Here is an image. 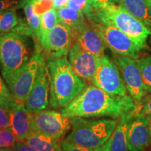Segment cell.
Wrapping results in <instances>:
<instances>
[{
  "label": "cell",
  "mask_w": 151,
  "mask_h": 151,
  "mask_svg": "<svg viewBox=\"0 0 151 151\" xmlns=\"http://www.w3.org/2000/svg\"><path fill=\"white\" fill-rule=\"evenodd\" d=\"M137 107V103L129 94L112 95L91 83L87 85L67 106L62 109L61 113L67 118L109 117L120 119L134 114Z\"/></svg>",
  "instance_id": "obj_1"
},
{
  "label": "cell",
  "mask_w": 151,
  "mask_h": 151,
  "mask_svg": "<svg viewBox=\"0 0 151 151\" xmlns=\"http://www.w3.org/2000/svg\"><path fill=\"white\" fill-rule=\"evenodd\" d=\"M50 71V106L62 109L87 86V81L73 71L67 56L47 60Z\"/></svg>",
  "instance_id": "obj_2"
},
{
  "label": "cell",
  "mask_w": 151,
  "mask_h": 151,
  "mask_svg": "<svg viewBox=\"0 0 151 151\" xmlns=\"http://www.w3.org/2000/svg\"><path fill=\"white\" fill-rule=\"evenodd\" d=\"M70 118L71 132L66 140L92 149L97 148L106 142L118 124V120L114 118Z\"/></svg>",
  "instance_id": "obj_3"
},
{
  "label": "cell",
  "mask_w": 151,
  "mask_h": 151,
  "mask_svg": "<svg viewBox=\"0 0 151 151\" xmlns=\"http://www.w3.org/2000/svg\"><path fill=\"white\" fill-rule=\"evenodd\" d=\"M31 39L14 32L0 35V70L4 78L16 72L32 55Z\"/></svg>",
  "instance_id": "obj_4"
},
{
  "label": "cell",
  "mask_w": 151,
  "mask_h": 151,
  "mask_svg": "<svg viewBox=\"0 0 151 151\" xmlns=\"http://www.w3.org/2000/svg\"><path fill=\"white\" fill-rule=\"evenodd\" d=\"M111 24L129 36L141 49L146 47L150 31L131 14L119 5H112L97 9L89 20Z\"/></svg>",
  "instance_id": "obj_5"
},
{
  "label": "cell",
  "mask_w": 151,
  "mask_h": 151,
  "mask_svg": "<svg viewBox=\"0 0 151 151\" xmlns=\"http://www.w3.org/2000/svg\"><path fill=\"white\" fill-rule=\"evenodd\" d=\"M46 62L39 41H36L33 54L27 63L16 72L4 78L17 101L24 103L41 68Z\"/></svg>",
  "instance_id": "obj_6"
},
{
  "label": "cell",
  "mask_w": 151,
  "mask_h": 151,
  "mask_svg": "<svg viewBox=\"0 0 151 151\" xmlns=\"http://www.w3.org/2000/svg\"><path fill=\"white\" fill-rule=\"evenodd\" d=\"M91 83L112 95L125 96L127 90L118 66L105 55L99 57Z\"/></svg>",
  "instance_id": "obj_7"
},
{
  "label": "cell",
  "mask_w": 151,
  "mask_h": 151,
  "mask_svg": "<svg viewBox=\"0 0 151 151\" xmlns=\"http://www.w3.org/2000/svg\"><path fill=\"white\" fill-rule=\"evenodd\" d=\"M71 128V118L64 116L61 111L43 110L32 113V129L61 141Z\"/></svg>",
  "instance_id": "obj_8"
},
{
  "label": "cell",
  "mask_w": 151,
  "mask_h": 151,
  "mask_svg": "<svg viewBox=\"0 0 151 151\" xmlns=\"http://www.w3.org/2000/svg\"><path fill=\"white\" fill-rule=\"evenodd\" d=\"M90 22L98 29L107 48H110L113 53L138 59L142 49L129 36L111 24L97 21Z\"/></svg>",
  "instance_id": "obj_9"
},
{
  "label": "cell",
  "mask_w": 151,
  "mask_h": 151,
  "mask_svg": "<svg viewBox=\"0 0 151 151\" xmlns=\"http://www.w3.org/2000/svg\"><path fill=\"white\" fill-rule=\"evenodd\" d=\"M113 62L120 69L129 95L139 104L145 97L146 92L138 60L114 53Z\"/></svg>",
  "instance_id": "obj_10"
},
{
  "label": "cell",
  "mask_w": 151,
  "mask_h": 151,
  "mask_svg": "<svg viewBox=\"0 0 151 151\" xmlns=\"http://www.w3.org/2000/svg\"><path fill=\"white\" fill-rule=\"evenodd\" d=\"M75 41L71 30L59 22L39 43L49 60L67 56Z\"/></svg>",
  "instance_id": "obj_11"
},
{
  "label": "cell",
  "mask_w": 151,
  "mask_h": 151,
  "mask_svg": "<svg viewBox=\"0 0 151 151\" xmlns=\"http://www.w3.org/2000/svg\"><path fill=\"white\" fill-rule=\"evenodd\" d=\"M50 105V71L47 62L41 68L39 76L25 101L24 106L31 113L46 110Z\"/></svg>",
  "instance_id": "obj_12"
},
{
  "label": "cell",
  "mask_w": 151,
  "mask_h": 151,
  "mask_svg": "<svg viewBox=\"0 0 151 151\" xmlns=\"http://www.w3.org/2000/svg\"><path fill=\"white\" fill-rule=\"evenodd\" d=\"M99 57L86 51L76 41L68 53V60L73 71L85 81L92 83L95 74Z\"/></svg>",
  "instance_id": "obj_13"
},
{
  "label": "cell",
  "mask_w": 151,
  "mask_h": 151,
  "mask_svg": "<svg viewBox=\"0 0 151 151\" xmlns=\"http://www.w3.org/2000/svg\"><path fill=\"white\" fill-rule=\"evenodd\" d=\"M127 140L130 151H144L150 146L148 117L137 110L128 124Z\"/></svg>",
  "instance_id": "obj_14"
},
{
  "label": "cell",
  "mask_w": 151,
  "mask_h": 151,
  "mask_svg": "<svg viewBox=\"0 0 151 151\" xmlns=\"http://www.w3.org/2000/svg\"><path fill=\"white\" fill-rule=\"evenodd\" d=\"M10 128L18 141H24L32 129V113L27 110L24 103L16 101L9 111Z\"/></svg>",
  "instance_id": "obj_15"
},
{
  "label": "cell",
  "mask_w": 151,
  "mask_h": 151,
  "mask_svg": "<svg viewBox=\"0 0 151 151\" xmlns=\"http://www.w3.org/2000/svg\"><path fill=\"white\" fill-rule=\"evenodd\" d=\"M76 41L81 48L97 57L104 55L107 48L103 37L89 20L81 29Z\"/></svg>",
  "instance_id": "obj_16"
},
{
  "label": "cell",
  "mask_w": 151,
  "mask_h": 151,
  "mask_svg": "<svg viewBox=\"0 0 151 151\" xmlns=\"http://www.w3.org/2000/svg\"><path fill=\"white\" fill-rule=\"evenodd\" d=\"M118 5L142 22L151 32V7L146 0H120Z\"/></svg>",
  "instance_id": "obj_17"
},
{
  "label": "cell",
  "mask_w": 151,
  "mask_h": 151,
  "mask_svg": "<svg viewBox=\"0 0 151 151\" xmlns=\"http://www.w3.org/2000/svg\"><path fill=\"white\" fill-rule=\"evenodd\" d=\"M57 13L59 22L71 30L75 41H76L79 32L88 21L86 17L82 13L68 6L57 10Z\"/></svg>",
  "instance_id": "obj_18"
},
{
  "label": "cell",
  "mask_w": 151,
  "mask_h": 151,
  "mask_svg": "<svg viewBox=\"0 0 151 151\" xmlns=\"http://www.w3.org/2000/svg\"><path fill=\"white\" fill-rule=\"evenodd\" d=\"M133 116H125L119 119L118 125L111 137V151H130L127 144V130Z\"/></svg>",
  "instance_id": "obj_19"
},
{
  "label": "cell",
  "mask_w": 151,
  "mask_h": 151,
  "mask_svg": "<svg viewBox=\"0 0 151 151\" xmlns=\"http://www.w3.org/2000/svg\"><path fill=\"white\" fill-rule=\"evenodd\" d=\"M24 142L37 151H61V141L32 131Z\"/></svg>",
  "instance_id": "obj_20"
},
{
  "label": "cell",
  "mask_w": 151,
  "mask_h": 151,
  "mask_svg": "<svg viewBox=\"0 0 151 151\" xmlns=\"http://www.w3.org/2000/svg\"><path fill=\"white\" fill-rule=\"evenodd\" d=\"M59 22L57 10L52 7L46 12L41 15V23L39 27V35L37 37V40L40 42L43 40L49 32Z\"/></svg>",
  "instance_id": "obj_21"
},
{
  "label": "cell",
  "mask_w": 151,
  "mask_h": 151,
  "mask_svg": "<svg viewBox=\"0 0 151 151\" xmlns=\"http://www.w3.org/2000/svg\"><path fill=\"white\" fill-rule=\"evenodd\" d=\"M67 6L82 13L87 20L93 16L97 11L94 0H69Z\"/></svg>",
  "instance_id": "obj_22"
},
{
  "label": "cell",
  "mask_w": 151,
  "mask_h": 151,
  "mask_svg": "<svg viewBox=\"0 0 151 151\" xmlns=\"http://www.w3.org/2000/svg\"><path fill=\"white\" fill-rule=\"evenodd\" d=\"M19 22L16 10L9 9L0 12V33L11 32Z\"/></svg>",
  "instance_id": "obj_23"
},
{
  "label": "cell",
  "mask_w": 151,
  "mask_h": 151,
  "mask_svg": "<svg viewBox=\"0 0 151 151\" xmlns=\"http://www.w3.org/2000/svg\"><path fill=\"white\" fill-rule=\"evenodd\" d=\"M23 8L26 21L29 25L30 28L32 29L36 37H37L39 35V27H40L41 16L35 13L34 4L31 0H29L27 1V3L24 5Z\"/></svg>",
  "instance_id": "obj_24"
},
{
  "label": "cell",
  "mask_w": 151,
  "mask_h": 151,
  "mask_svg": "<svg viewBox=\"0 0 151 151\" xmlns=\"http://www.w3.org/2000/svg\"><path fill=\"white\" fill-rule=\"evenodd\" d=\"M138 61L146 95L151 93V55L143 57Z\"/></svg>",
  "instance_id": "obj_25"
},
{
  "label": "cell",
  "mask_w": 151,
  "mask_h": 151,
  "mask_svg": "<svg viewBox=\"0 0 151 151\" xmlns=\"http://www.w3.org/2000/svg\"><path fill=\"white\" fill-rule=\"evenodd\" d=\"M16 101V100L14 99L9 88L6 86L3 79L0 76V106L9 112Z\"/></svg>",
  "instance_id": "obj_26"
},
{
  "label": "cell",
  "mask_w": 151,
  "mask_h": 151,
  "mask_svg": "<svg viewBox=\"0 0 151 151\" xmlns=\"http://www.w3.org/2000/svg\"><path fill=\"white\" fill-rule=\"evenodd\" d=\"M17 139L10 127L0 129V148H14Z\"/></svg>",
  "instance_id": "obj_27"
},
{
  "label": "cell",
  "mask_w": 151,
  "mask_h": 151,
  "mask_svg": "<svg viewBox=\"0 0 151 151\" xmlns=\"http://www.w3.org/2000/svg\"><path fill=\"white\" fill-rule=\"evenodd\" d=\"M29 0H0V12L9 9H19L24 6Z\"/></svg>",
  "instance_id": "obj_28"
},
{
  "label": "cell",
  "mask_w": 151,
  "mask_h": 151,
  "mask_svg": "<svg viewBox=\"0 0 151 151\" xmlns=\"http://www.w3.org/2000/svg\"><path fill=\"white\" fill-rule=\"evenodd\" d=\"M137 105V112L145 116H151V93L145 95Z\"/></svg>",
  "instance_id": "obj_29"
},
{
  "label": "cell",
  "mask_w": 151,
  "mask_h": 151,
  "mask_svg": "<svg viewBox=\"0 0 151 151\" xmlns=\"http://www.w3.org/2000/svg\"><path fill=\"white\" fill-rule=\"evenodd\" d=\"M32 3L35 13L39 16L53 7V0H37Z\"/></svg>",
  "instance_id": "obj_30"
},
{
  "label": "cell",
  "mask_w": 151,
  "mask_h": 151,
  "mask_svg": "<svg viewBox=\"0 0 151 151\" xmlns=\"http://www.w3.org/2000/svg\"><path fill=\"white\" fill-rule=\"evenodd\" d=\"M94 149L86 148L71 143L66 139L61 141V151H92Z\"/></svg>",
  "instance_id": "obj_31"
},
{
  "label": "cell",
  "mask_w": 151,
  "mask_h": 151,
  "mask_svg": "<svg viewBox=\"0 0 151 151\" xmlns=\"http://www.w3.org/2000/svg\"><path fill=\"white\" fill-rule=\"evenodd\" d=\"M11 126L10 116L8 111L0 106V129L9 128Z\"/></svg>",
  "instance_id": "obj_32"
},
{
  "label": "cell",
  "mask_w": 151,
  "mask_h": 151,
  "mask_svg": "<svg viewBox=\"0 0 151 151\" xmlns=\"http://www.w3.org/2000/svg\"><path fill=\"white\" fill-rule=\"evenodd\" d=\"M120 0H94V4L97 9L104 7L109 6L118 4Z\"/></svg>",
  "instance_id": "obj_33"
},
{
  "label": "cell",
  "mask_w": 151,
  "mask_h": 151,
  "mask_svg": "<svg viewBox=\"0 0 151 151\" xmlns=\"http://www.w3.org/2000/svg\"><path fill=\"white\" fill-rule=\"evenodd\" d=\"M14 150V151H37L24 141H16V144H15Z\"/></svg>",
  "instance_id": "obj_34"
},
{
  "label": "cell",
  "mask_w": 151,
  "mask_h": 151,
  "mask_svg": "<svg viewBox=\"0 0 151 151\" xmlns=\"http://www.w3.org/2000/svg\"><path fill=\"white\" fill-rule=\"evenodd\" d=\"M68 1H69V0H53L52 6L56 10H59V9L63 8V7L67 6Z\"/></svg>",
  "instance_id": "obj_35"
},
{
  "label": "cell",
  "mask_w": 151,
  "mask_h": 151,
  "mask_svg": "<svg viewBox=\"0 0 151 151\" xmlns=\"http://www.w3.org/2000/svg\"><path fill=\"white\" fill-rule=\"evenodd\" d=\"M92 151H111V138L106 142L101 145V146L94 149Z\"/></svg>",
  "instance_id": "obj_36"
},
{
  "label": "cell",
  "mask_w": 151,
  "mask_h": 151,
  "mask_svg": "<svg viewBox=\"0 0 151 151\" xmlns=\"http://www.w3.org/2000/svg\"><path fill=\"white\" fill-rule=\"evenodd\" d=\"M148 132L150 135V145H151V117H148Z\"/></svg>",
  "instance_id": "obj_37"
},
{
  "label": "cell",
  "mask_w": 151,
  "mask_h": 151,
  "mask_svg": "<svg viewBox=\"0 0 151 151\" xmlns=\"http://www.w3.org/2000/svg\"><path fill=\"white\" fill-rule=\"evenodd\" d=\"M0 151H14L12 148H0Z\"/></svg>",
  "instance_id": "obj_38"
},
{
  "label": "cell",
  "mask_w": 151,
  "mask_h": 151,
  "mask_svg": "<svg viewBox=\"0 0 151 151\" xmlns=\"http://www.w3.org/2000/svg\"><path fill=\"white\" fill-rule=\"evenodd\" d=\"M146 2L148 4L149 6L151 7V0H146Z\"/></svg>",
  "instance_id": "obj_39"
},
{
  "label": "cell",
  "mask_w": 151,
  "mask_h": 151,
  "mask_svg": "<svg viewBox=\"0 0 151 151\" xmlns=\"http://www.w3.org/2000/svg\"><path fill=\"white\" fill-rule=\"evenodd\" d=\"M31 1H32V0H31ZM37 1V0H33V1H32V2H34V1Z\"/></svg>",
  "instance_id": "obj_40"
},
{
  "label": "cell",
  "mask_w": 151,
  "mask_h": 151,
  "mask_svg": "<svg viewBox=\"0 0 151 151\" xmlns=\"http://www.w3.org/2000/svg\"><path fill=\"white\" fill-rule=\"evenodd\" d=\"M32 1H33V0H32Z\"/></svg>",
  "instance_id": "obj_41"
},
{
  "label": "cell",
  "mask_w": 151,
  "mask_h": 151,
  "mask_svg": "<svg viewBox=\"0 0 151 151\" xmlns=\"http://www.w3.org/2000/svg\"><path fill=\"white\" fill-rule=\"evenodd\" d=\"M150 117H151V116H150Z\"/></svg>",
  "instance_id": "obj_42"
}]
</instances>
